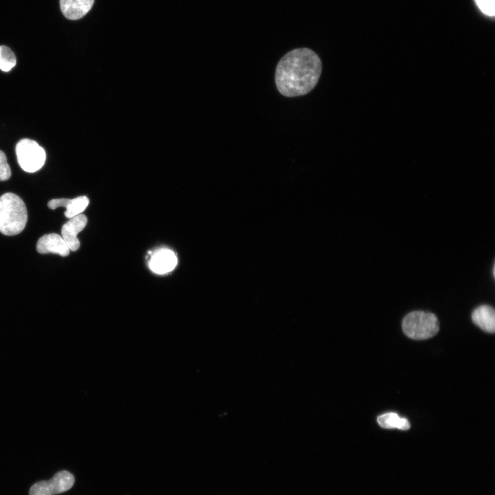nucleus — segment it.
<instances>
[{"instance_id": "2", "label": "nucleus", "mask_w": 495, "mask_h": 495, "mask_svg": "<svg viewBox=\"0 0 495 495\" xmlns=\"http://www.w3.org/2000/svg\"><path fill=\"white\" fill-rule=\"evenodd\" d=\"M28 221L23 201L16 195L7 192L0 197V232L7 236L21 233Z\"/></svg>"}, {"instance_id": "7", "label": "nucleus", "mask_w": 495, "mask_h": 495, "mask_svg": "<svg viewBox=\"0 0 495 495\" xmlns=\"http://www.w3.org/2000/svg\"><path fill=\"white\" fill-rule=\"evenodd\" d=\"M36 250L41 254L53 253L61 256H67L69 254V249L65 240L55 233L42 236L36 243Z\"/></svg>"}, {"instance_id": "10", "label": "nucleus", "mask_w": 495, "mask_h": 495, "mask_svg": "<svg viewBox=\"0 0 495 495\" xmlns=\"http://www.w3.org/2000/svg\"><path fill=\"white\" fill-rule=\"evenodd\" d=\"M94 3V0H60V6L67 19L77 20L91 10Z\"/></svg>"}, {"instance_id": "1", "label": "nucleus", "mask_w": 495, "mask_h": 495, "mask_svg": "<svg viewBox=\"0 0 495 495\" xmlns=\"http://www.w3.org/2000/svg\"><path fill=\"white\" fill-rule=\"evenodd\" d=\"M322 72V63L316 52L298 48L287 52L279 60L275 72L278 91L286 97L303 96L316 85Z\"/></svg>"}, {"instance_id": "3", "label": "nucleus", "mask_w": 495, "mask_h": 495, "mask_svg": "<svg viewBox=\"0 0 495 495\" xmlns=\"http://www.w3.org/2000/svg\"><path fill=\"white\" fill-rule=\"evenodd\" d=\"M402 329L406 336L413 340H426L435 336L439 329L437 317L431 312L414 311L403 319Z\"/></svg>"}, {"instance_id": "8", "label": "nucleus", "mask_w": 495, "mask_h": 495, "mask_svg": "<svg viewBox=\"0 0 495 495\" xmlns=\"http://www.w3.org/2000/svg\"><path fill=\"white\" fill-rule=\"evenodd\" d=\"M89 203V199L86 196H80L72 199L65 198L53 199L48 202L47 206L52 210H55L58 207H65L66 208L65 216L70 219L81 214L87 207Z\"/></svg>"}, {"instance_id": "4", "label": "nucleus", "mask_w": 495, "mask_h": 495, "mask_svg": "<svg viewBox=\"0 0 495 495\" xmlns=\"http://www.w3.org/2000/svg\"><path fill=\"white\" fill-rule=\"evenodd\" d=\"M17 161L25 172L34 173L44 165L46 159L45 149L36 141L24 138L16 146Z\"/></svg>"}, {"instance_id": "5", "label": "nucleus", "mask_w": 495, "mask_h": 495, "mask_svg": "<svg viewBox=\"0 0 495 495\" xmlns=\"http://www.w3.org/2000/svg\"><path fill=\"white\" fill-rule=\"evenodd\" d=\"M75 481L74 475L63 470L57 472L49 481H41L34 484L30 495H55L69 490Z\"/></svg>"}, {"instance_id": "15", "label": "nucleus", "mask_w": 495, "mask_h": 495, "mask_svg": "<svg viewBox=\"0 0 495 495\" xmlns=\"http://www.w3.org/2000/svg\"><path fill=\"white\" fill-rule=\"evenodd\" d=\"M11 176V169L6 154L0 151V181L8 180Z\"/></svg>"}, {"instance_id": "14", "label": "nucleus", "mask_w": 495, "mask_h": 495, "mask_svg": "<svg viewBox=\"0 0 495 495\" xmlns=\"http://www.w3.org/2000/svg\"><path fill=\"white\" fill-rule=\"evenodd\" d=\"M480 10L488 16L495 15V0H474Z\"/></svg>"}, {"instance_id": "11", "label": "nucleus", "mask_w": 495, "mask_h": 495, "mask_svg": "<svg viewBox=\"0 0 495 495\" xmlns=\"http://www.w3.org/2000/svg\"><path fill=\"white\" fill-rule=\"evenodd\" d=\"M473 322L482 330L494 333L495 331V312L492 307L483 305L476 308L472 314Z\"/></svg>"}, {"instance_id": "6", "label": "nucleus", "mask_w": 495, "mask_h": 495, "mask_svg": "<svg viewBox=\"0 0 495 495\" xmlns=\"http://www.w3.org/2000/svg\"><path fill=\"white\" fill-rule=\"evenodd\" d=\"M87 223V218L83 214H78L69 219L61 228L63 239L67 243L69 250L76 251L80 247L77 234L82 231Z\"/></svg>"}, {"instance_id": "9", "label": "nucleus", "mask_w": 495, "mask_h": 495, "mask_svg": "<svg viewBox=\"0 0 495 495\" xmlns=\"http://www.w3.org/2000/svg\"><path fill=\"white\" fill-rule=\"evenodd\" d=\"M177 263L174 252L168 249H161L155 252L150 261L149 267L157 274H166L172 271Z\"/></svg>"}, {"instance_id": "12", "label": "nucleus", "mask_w": 495, "mask_h": 495, "mask_svg": "<svg viewBox=\"0 0 495 495\" xmlns=\"http://www.w3.org/2000/svg\"><path fill=\"white\" fill-rule=\"evenodd\" d=\"M378 424L384 428L406 430L410 428V422L404 417H399L395 412H387L378 416Z\"/></svg>"}, {"instance_id": "13", "label": "nucleus", "mask_w": 495, "mask_h": 495, "mask_svg": "<svg viewBox=\"0 0 495 495\" xmlns=\"http://www.w3.org/2000/svg\"><path fill=\"white\" fill-rule=\"evenodd\" d=\"M16 63V59L13 52L7 46L0 45V69L9 72Z\"/></svg>"}]
</instances>
